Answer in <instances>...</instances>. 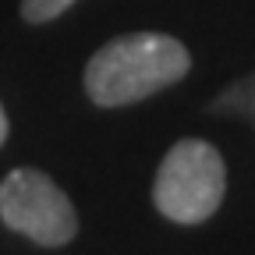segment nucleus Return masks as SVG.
I'll use <instances>...</instances> for the list:
<instances>
[{"mask_svg":"<svg viewBox=\"0 0 255 255\" xmlns=\"http://www.w3.org/2000/svg\"><path fill=\"white\" fill-rule=\"evenodd\" d=\"M75 4H78V0H21V18L28 25H46V21L60 18Z\"/></svg>","mask_w":255,"mask_h":255,"instance_id":"nucleus-4","label":"nucleus"},{"mask_svg":"<svg viewBox=\"0 0 255 255\" xmlns=\"http://www.w3.org/2000/svg\"><path fill=\"white\" fill-rule=\"evenodd\" d=\"M0 220L7 227L36 245H68L78 234V216L64 188L36 170V167H18L0 181Z\"/></svg>","mask_w":255,"mask_h":255,"instance_id":"nucleus-3","label":"nucleus"},{"mask_svg":"<svg viewBox=\"0 0 255 255\" xmlns=\"http://www.w3.org/2000/svg\"><path fill=\"white\" fill-rule=\"evenodd\" d=\"M227 191V167L216 145L202 138H181L167 149L156 170L152 202L174 223H202L209 220Z\"/></svg>","mask_w":255,"mask_h":255,"instance_id":"nucleus-2","label":"nucleus"},{"mask_svg":"<svg viewBox=\"0 0 255 255\" xmlns=\"http://www.w3.org/2000/svg\"><path fill=\"white\" fill-rule=\"evenodd\" d=\"M7 131H11V128H7V114H4V107H0V145L7 142Z\"/></svg>","mask_w":255,"mask_h":255,"instance_id":"nucleus-5","label":"nucleus"},{"mask_svg":"<svg viewBox=\"0 0 255 255\" xmlns=\"http://www.w3.org/2000/svg\"><path fill=\"white\" fill-rule=\"evenodd\" d=\"M191 68V53L167 32H128L103 43L85 64V92L96 107H131L177 85Z\"/></svg>","mask_w":255,"mask_h":255,"instance_id":"nucleus-1","label":"nucleus"}]
</instances>
